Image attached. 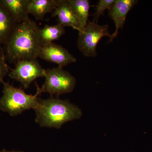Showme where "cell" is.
Listing matches in <instances>:
<instances>
[{"instance_id":"2","label":"cell","mask_w":152,"mask_h":152,"mask_svg":"<svg viewBox=\"0 0 152 152\" xmlns=\"http://www.w3.org/2000/svg\"><path fill=\"white\" fill-rule=\"evenodd\" d=\"M34 110L35 121L41 127L60 129L66 123L80 118L83 115L78 106L53 96L44 99L39 98Z\"/></svg>"},{"instance_id":"17","label":"cell","mask_w":152,"mask_h":152,"mask_svg":"<svg viewBox=\"0 0 152 152\" xmlns=\"http://www.w3.org/2000/svg\"><path fill=\"white\" fill-rule=\"evenodd\" d=\"M0 152H25L22 151H8L6 149H3L2 151H0Z\"/></svg>"},{"instance_id":"8","label":"cell","mask_w":152,"mask_h":152,"mask_svg":"<svg viewBox=\"0 0 152 152\" xmlns=\"http://www.w3.org/2000/svg\"><path fill=\"white\" fill-rule=\"evenodd\" d=\"M137 3L136 0H115L109 10L108 13V15L114 21L115 30L110 36L108 42H113L116 37L119 30L124 27L128 14Z\"/></svg>"},{"instance_id":"16","label":"cell","mask_w":152,"mask_h":152,"mask_svg":"<svg viewBox=\"0 0 152 152\" xmlns=\"http://www.w3.org/2000/svg\"><path fill=\"white\" fill-rule=\"evenodd\" d=\"M10 72L9 67L7 63L4 47L0 46V83L2 84L4 79Z\"/></svg>"},{"instance_id":"10","label":"cell","mask_w":152,"mask_h":152,"mask_svg":"<svg viewBox=\"0 0 152 152\" xmlns=\"http://www.w3.org/2000/svg\"><path fill=\"white\" fill-rule=\"evenodd\" d=\"M30 0H0L18 24L29 19L28 6Z\"/></svg>"},{"instance_id":"15","label":"cell","mask_w":152,"mask_h":152,"mask_svg":"<svg viewBox=\"0 0 152 152\" xmlns=\"http://www.w3.org/2000/svg\"><path fill=\"white\" fill-rule=\"evenodd\" d=\"M115 0H100L96 6V12L93 14V22L98 23V20L106 10H110L113 5Z\"/></svg>"},{"instance_id":"7","label":"cell","mask_w":152,"mask_h":152,"mask_svg":"<svg viewBox=\"0 0 152 152\" xmlns=\"http://www.w3.org/2000/svg\"><path fill=\"white\" fill-rule=\"evenodd\" d=\"M38 58L63 68L77 61L75 57L68 50L53 42L41 47Z\"/></svg>"},{"instance_id":"13","label":"cell","mask_w":152,"mask_h":152,"mask_svg":"<svg viewBox=\"0 0 152 152\" xmlns=\"http://www.w3.org/2000/svg\"><path fill=\"white\" fill-rule=\"evenodd\" d=\"M64 27L59 23L56 25H46L40 28L39 32L41 45H46L57 40L65 34Z\"/></svg>"},{"instance_id":"3","label":"cell","mask_w":152,"mask_h":152,"mask_svg":"<svg viewBox=\"0 0 152 152\" xmlns=\"http://www.w3.org/2000/svg\"><path fill=\"white\" fill-rule=\"evenodd\" d=\"M2 96L0 98V110L12 117L21 115L30 109L34 110L38 104L39 96L42 93L36 83L37 91L34 95L28 94L22 88H18L4 81Z\"/></svg>"},{"instance_id":"4","label":"cell","mask_w":152,"mask_h":152,"mask_svg":"<svg viewBox=\"0 0 152 152\" xmlns=\"http://www.w3.org/2000/svg\"><path fill=\"white\" fill-rule=\"evenodd\" d=\"M45 81L41 87L42 92L59 97L60 95L73 91L76 84L75 78L63 67L45 69Z\"/></svg>"},{"instance_id":"11","label":"cell","mask_w":152,"mask_h":152,"mask_svg":"<svg viewBox=\"0 0 152 152\" xmlns=\"http://www.w3.org/2000/svg\"><path fill=\"white\" fill-rule=\"evenodd\" d=\"M18 23L0 2V44L4 45L10 37Z\"/></svg>"},{"instance_id":"5","label":"cell","mask_w":152,"mask_h":152,"mask_svg":"<svg viewBox=\"0 0 152 152\" xmlns=\"http://www.w3.org/2000/svg\"><path fill=\"white\" fill-rule=\"evenodd\" d=\"M110 35L108 25H100L94 22L89 21L84 28L79 31L77 45L85 56L95 57L99 41L104 37H110Z\"/></svg>"},{"instance_id":"14","label":"cell","mask_w":152,"mask_h":152,"mask_svg":"<svg viewBox=\"0 0 152 152\" xmlns=\"http://www.w3.org/2000/svg\"><path fill=\"white\" fill-rule=\"evenodd\" d=\"M77 19L81 30L84 28L88 23L89 16L90 3L88 0H68Z\"/></svg>"},{"instance_id":"6","label":"cell","mask_w":152,"mask_h":152,"mask_svg":"<svg viewBox=\"0 0 152 152\" xmlns=\"http://www.w3.org/2000/svg\"><path fill=\"white\" fill-rule=\"evenodd\" d=\"M45 69L41 66L37 59L22 60L15 64V68L10 71L11 79L20 83L25 89L38 78L45 77Z\"/></svg>"},{"instance_id":"1","label":"cell","mask_w":152,"mask_h":152,"mask_svg":"<svg viewBox=\"0 0 152 152\" xmlns=\"http://www.w3.org/2000/svg\"><path fill=\"white\" fill-rule=\"evenodd\" d=\"M40 28L37 23L30 19L18 24L4 45L7 61L15 64L22 60L37 58L42 47L39 37Z\"/></svg>"},{"instance_id":"9","label":"cell","mask_w":152,"mask_h":152,"mask_svg":"<svg viewBox=\"0 0 152 152\" xmlns=\"http://www.w3.org/2000/svg\"><path fill=\"white\" fill-rule=\"evenodd\" d=\"M52 17H57L58 23L64 27H71L80 31V26L68 0H56V7L52 12Z\"/></svg>"},{"instance_id":"18","label":"cell","mask_w":152,"mask_h":152,"mask_svg":"<svg viewBox=\"0 0 152 152\" xmlns=\"http://www.w3.org/2000/svg\"><path fill=\"white\" fill-rule=\"evenodd\" d=\"M1 44H0V46H1Z\"/></svg>"},{"instance_id":"12","label":"cell","mask_w":152,"mask_h":152,"mask_svg":"<svg viewBox=\"0 0 152 152\" xmlns=\"http://www.w3.org/2000/svg\"><path fill=\"white\" fill-rule=\"evenodd\" d=\"M56 7V0H30L29 13L37 20H43L46 14L53 12Z\"/></svg>"}]
</instances>
